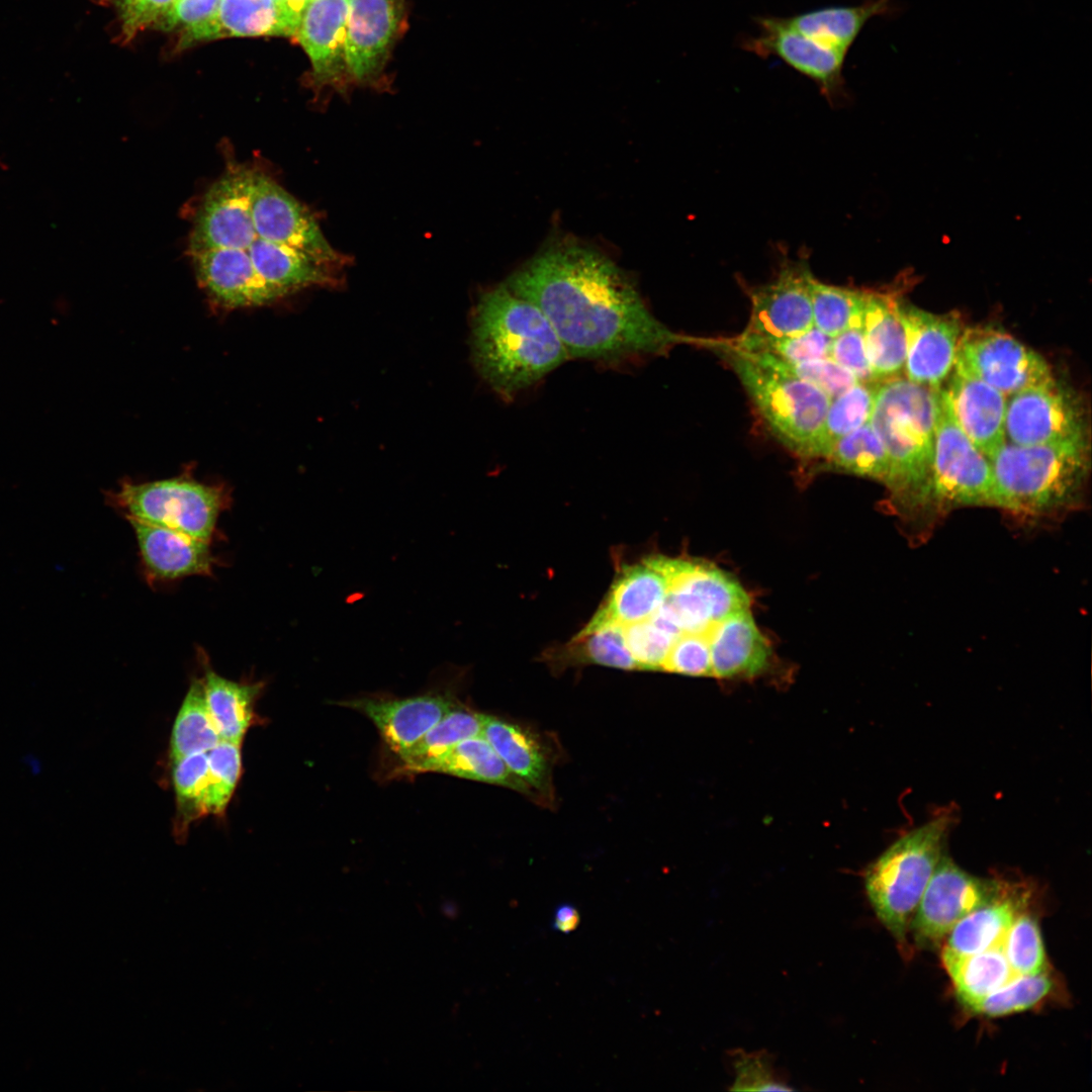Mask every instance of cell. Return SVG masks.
<instances>
[{"instance_id": "10", "label": "cell", "mask_w": 1092, "mask_h": 1092, "mask_svg": "<svg viewBox=\"0 0 1092 1092\" xmlns=\"http://www.w3.org/2000/svg\"><path fill=\"white\" fill-rule=\"evenodd\" d=\"M1005 436L1016 445L1090 441L1083 396L1053 378L1007 400Z\"/></svg>"}, {"instance_id": "25", "label": "cell", "mask_w": 1092, "mask_h": 1092, "mask_svg": "<svg viewBox=\"0 0 1092 1092\" xmlns=\"http://www.w3.org/2000/svg\"><path fill=\"white\" fill-rule=\"evenodd\" d=\"M899 290L867 291L862 332L874 377L882 382L904 371L906 343L898 314Z\"/></svg>"}, {"instance_id": "14", "label": "cell", "mask_w": 1092, "mask_h": 1092, "mask_svg": "<svg viewBox=\"0 0 1092 1092\" xmlns=\"http://www.w3.org/2000/svg\"><path fill=\"white\" fill-rule=\"evenodd\" d=\"M453 680L451 685L434 687L412 697L366 695L341 701L339 705L369 719L387 747L397 754L419 741L460 704L454 694Z\"/></svg>"}, {"instance_id": "40", "label": "cell", "mask_w": 1092, "mask_h": 1092, "mask_svg": "<svg viewBox=\"0 0 1092 1092\" xmlns=\"http://www.w3.org/2000/svg\"><path fill=\"white\" fill-rule=\"evenodd\" d=\"M221 0H174L154 26L180 32L179 49L219 38L217 14Z\"/></svg>"}, {"instance_id": "50", "label": "cell", "mask_w": 1092, "mask_h": 1092, "mask_svg": "<svg viewBox=\"0 0 1092 1092\" xmlns=\"http://www.w3.org/2000/svg\"><path fill=\"white\" fill-rule=\"evenodd\" d=\"M287 18L297 30L301 15L309 0H279Z\"/></svg>"}, {"instance_id": "2", "label": "cell", "mask_w": 1092, "mask_h": 1092, "mask_svg": "<svg viewBox=\"0 0 1092 1092\" xmlns=\"http://www.w3.org/2000/svg\"><path fill=\"white\" fill-rule=\"evenodd\" d=\"M472 347L480 374L507 398L535 384L569 357L543 311L506 284L480 297L473 316Z\"/></svg>"}, {"instance_id": "11", "label": "cell", "mask_w": 1092, "mask_h": 1092, "mask_svg": "<svg viewBox=\"0 0 1092 1092\" xmlns=\"http://www.w3.org/2000/svg\"><path fill=\"white\" fill-rule=\"evenodd\" d=\"M953 368L1010 396L1054 378L1041 355L992 325L964 328Z\"/></svg>"}, {"instance_id": "32", "label": "cell", "mask_w": 1092, "mask_h": 1092, "mask_svg": "<svg viewBox=\"0 0 1092 1092\" xmlns=\"http://www.w3.org/2000/svg\"><path fill=\"white\" fill-rule=\"evenodd\" d=\"M546 661L554 669L575 664H600L625 670L638 669L624 639L613 623L586 624L565 646L549 650Z\"/></svg>"}, {"instance_id": "41", "label": "cell", "mask_w": 1092, "mask_h": 1092, "mask_svg": "<svg viewBox=\"0 0 1092 1092\" xmlns=\"http://www.w3.org/2000/svg\"><path fill=\"white\" fill-rule=\"evenodd\" d=\"M738 350L758 364L786 372L814 385L830 399L859 382L850 371L829 357L792 363L768 353Z\"/></svg>"}, {"instance_id": "15", "label": "cell", "mask_w": 1092, "mask_h": 1092, "mask_svg": "<svg viewBox=\"0 0 1092 1092\" xmlns=\"http://www.w3.org/2000/svg\"><path fill=\"white\" fill-rule=\"evenodd\" d=\"M897 307L905 335L906 378L932 388L941 387L953 368L964 330L960 315L954 311L932 313L901 296Z\"/></svg>"}, {"instance_id": "23", "label": "cell", "mask_w": 1092, "mask_h": 1092, "mask_svg": "<svg viewBox=\"0 0 1092 1092\" xmlns=\"http://www.w3.org/2000/svg\"><path fill=\"white\" fill-rule=\"evenodd\" d=\"M712 676L753 677L764 671L770 646L751 615L750 608L736 611L709 633Z\"/></svg>"}, {"instance_id": "9", "label": "cell", "mask_w": 1092, "mask_h": 1092, "mask_svg": "<svg viewBox=\"0 0 1092 1092\" xmlns=\"http://www.w3.org/2000/svg\"><path fill=\"white\" fill-rule=\"evenodd\" d=\"M978 506H994L991 463L958 426L939 388L925 517Z\"/></svg>"}, {"instance_id": "38", "label": "cell", "mask_w": 1092, "mask_h": 1092, "mask_svg": "<svg viewBox=\"0 0 1092 1092\" xmlns=\"http://www.w3.org/2000/svg\"><path fill=\"white\" fill-rule=\"evenodd\" d=\"M1054 989L1045 971L1036 975H1016L989 995L965 1004L971 1011L988 1017L1005 1016L1033 1008Z\"/></svg>"}, {"instance_id": "17", "label": "cell", "mask_w": 1092, "mask_h": 1092, "mask_svg": "<svg viewBox=\"0 0 1092 1092\" xmlns=\"http://www.w3.org/2000/svg\"><path fill=\"white\" fill-rule=\"evenodd\" d=\"M812 279L806 263L785 262L772 281L750 291L751 314L744 332L782 338L811 329L814 326Z\"/></svg>"}, {"instance_id": "16", "label": "cell", "mask_w": 1092, "mask_h": 1092, "mask_svg": "<svg viewBox=\"0 0 1092 1092\" xmlns=\"http://www.w3.org/2000/svg\"><path fill=\"white\" fill-rule=\"evenodd\" d=\"M754 21L758 32L742 40L743 50L761 58H780L818 84L829 99L842 91L846 55L791 28L782 17L757 16Z\"/></svg>"}, {"instance_id": "20", "label": "cell", "mask_w": 1092, "mask_h": 1092, "mask_svg": "<svg viewBox=\"0 0 1092 1092\" xmlns=\"http://www.w3.org/2000/svg\"><path fill=\"white\" fill-rule=\"evenodd\" d=\"M125 519L133 530L149 582L212 574L218 561L211 552L210 542L134 518Z\"/></svg>"}, {"instance_id": "8", "label": "cell", "mask_w": 1092, "mask_h": 1092, "mask_svg": "<svg viewBox=\"0 0 1092 1092\" xmlns=\"http://www.w3.org/2000/svg\"><path fill=\"white\" fill-rule=\"evenodd\" d=\"M108 502L124 518L171 529L210 542L217 535V521L231 503L225 485L207 484L188 472L172 478L134 483L123 481L108 493Z\"/></svg>"}, {"instance_id": "33", "label": "cell", "mask_w": 1092, "mask_h": 1092, "mask_svg": "<svg viewBox=\"0 0 1092 1092\" xmlns=\"http://www.w3.org/2000/svg\"><path fill=\"white\" fill-rule=\"evenodd\" d=\"M220 741L211 720L202 677L193 678L174 721L170 737V758L208 752Z\"/></svg>"}, {"instance_id": "27", "label": "cell", "mask_w": 1092, "mask_h": 1092, "mask_svg": "<svg viewBox=\"0 0 1092 1092\" xmlns=\"http://www.w3.org/2000/svg\"><path fill=\"white\" fill-rule=\"evenodd\" d=\"M995 894L963 917L947 934L944 946L960 954L981 952L1002 943L1019 914L1017 886L997 881Z\"/></svg>"}, {"instance_id": "21", "label": "cell", "mask_w": 1092, "mask_h": 1092, "mask_svg": "<svg viewBox=\"0 0 1092 1092\" xmlns=\"http://www.w3.org/2000/svg\"><path fill=\"white\" fill-rule=\"evenodd\" d=\"M941 388L950 414L961 430L989 459L1006 441L1007 398L983 380L952 368Z\"/></svg>"}, {"instance_id": "13", "label": "cell", "mask_w": 1092, "mask_h": 1092, "mask_svg": "<svg viewBox=\"0 0 1092 1092\" xmlns=\"http://www.w3.org/2000/svg\"><path fill=\"white\" fill-rule=\"evenodd\" d=\"M998 882L979 879L945 853L938 861L913 915L910 929L919 945L936 944L967 914L987 902Z\"/></svg>"}, {"instance_id": "43", "label": "cell", "mask_w": 1092, "mask_h": 1092, "mask_svg": "<svg viewBox=\"0 0 1092 1092\" xmlns=\"http://www.w3.org/2000/svg\"><path fill=\"white\" fill-rule=\"evenodd\" d=\"M242 743L220 740L208 751L207 814L223 815L242 775Z\"/></svg>"}, {"instance_id": "4", "label": "cell", "mask_w": 1092, "mask_h": 1092, "mask_svg": "<svg viewBox=\"0 0 1092 1092\" xmlns=\"http://www.w3.org/2000/svg\"><path fill=\"white\" fill-rule=\"evenodd\" d=\"M994 506L1028 519L1055 518L1084 502L1090 441L1031 446L1004 442L989 458Z\"/></svg>"}, {"instance_id": "7", "label": "cell", "mask_w": 1092, "mask_h": 1092, "mask_svg": "<svg viewBox=\"0 0 1092 1092\" xmlns=\"http://www.w3.org/2000/svg\"><path fill=\"white\" fill-rule=\"evenodd\" d=\"M652 559L666 577L667 590L648 620L675 640L682 634H707L730 614L750 608L742 585L715 565L665 556Z\"/></svg>"}, {"instance_id": "18", "label": "cell", "mask_w": 1092, "mask_h": 1092, "mask_svg": "<svg viewBox=\"0 0 1092 1092\" xmlns=\"http://www.w3.org/2000/svg\"><path fill=\"white\" fill-rule=\"evenodd\" d=\"M403 9L404 0H348L346 51L352 79L372 81L382 71Z\"/></svg>"}, {"instance_id": "22", "label": "cell", "mask_w": 1092, "mask_h": 1092, "mask_svg": "<svg viewBox=\"0 0 1092 1092\" xmlns=\"http://www.w3.org/2000/svg\"><path fill=\"white\" fill-rule=\"evenodd\" d=\"M481 735L509 769L536 794L538 803L554 802L552 760L540 735L513 720L484 714Z\"/></svg>"}, {"instance_id": "39", "label": "cell", "mask_w": 1092, "mask_h": 1092, "mask_svg": "<svg viewBox=\"0 0 1092 1092\" xmlns=\"http://www.w3.org/2000/svg\"><path fill=\"white\" fill-rule=\"evenodd\" d=\"M867 291L822 283L813 277V325L833 338L863 315Z\"/></svg>"}, {"instance_id": "6", "label": "cell", "mask_w": 1092, "mask_h": 1092, "mask_svg": "<svg viewBox=\"0 0 1092 1092\" xmlns=\"http://www.w3.org/2000/svg\"><path fill=\"white\" fill-rule=\"evenodd\" d=\"M705 345L730 364L775 437L799 457L815 459L830 398L802 379L756 363L728 341Z\"/></svg>"}, {"instance_id": "5", "label": "cell", "mask_w": 1092, "mask_h": 1092, "mask_svg": "<svg viewBox=\"0 0 1092 1092\" xmlns=\"http://www.w3.org/2000/svg\"><path fill=\"white\" fill-rule=\"evenodd\" d=\"M954 814L945 810L908 831L866 871V893L881 923L905 947L910 923L944 854Z\"/></svg>"}, {"instance_id": "48", "label": "cell", "mask_w": 1092, "mask_h": 1092, "mask_svg": "<svg viewBox=\"0 0 1092 1092\" xmlns=\"http://www.w3.org/2000/svg\"><path fill=\"white\" fill-rule=\"evenodd\" d=\"M111 5L120 23V38L129 42L140 31L153 27L174 0H102Z\"/></svg>"}, {"instance_id": "46", "label": "cell", "mask_w": 1092, "mask_h": 1092, "mask_svg": "<svg viewBox=\"0 0 1092 1092\" xmlns=\"http://www.w3.org/2000/svg\"><path fill=\"white\" fill-rule=\"evenodd\" d=\"M862 317L831 339L829 358L850 371L859 382L877 383L866 352Z\"/></svg>"}, {"instance_id": "31", "label": "cell", "mask_w": 1092, "mask_h": 1092, "mask_svg": "<svg viewBox=\"0 0 1092 1092\" xmlns=\"http://www.w3.org/2000/svg\"><path fill=\"white\" fill-rule=\"evenodd\" d=\"M940 957L964 1005L989 995L1017 975L1005 957L1002 943L972 954H960L943 946Z\"/></svg>"}, {"instance_id": "30", "label": "cell", "mask_w": 1092, "mask_h": 1092, "mask_svg": "<svg viewBox=\"0 0 1092 1092\" xmlns=\"http://www.w3.org/2000/svg\"><path fill=\"white\" fill-rule=\"evenodd\" d=\"M429 772L506 787L538 802L536 794L513 774L482 735L462 740L436 760Z\"/></svg>"}, {"instance_id": "35", "label": "cell", "mask_w": 1092, "mask_h": 1092, "mask_svg": "<svg viewBox=\"0 0 1092 1092\" xmlns=\"http://www.w3.org/2000/svg\"><path fill=\"white\" fill-rule=\"evenodd\" d=\"M831 469L886 484L890 464L885 447L870 422L839 439L823 459Z\"/></svg>"}, {"instance_id": "45", "label": "cell", "mask_w": 1092, "mask_h": 1092, "mask_svg": "<svg viewBox=\"0 0 1092 1092\" xmlns=\"http://www.w3.org/2000/svg\"><path fill=\"white\" fill-rule=\"evenodd\" d=\"M709 633L680 635L665 658L661 671L712 676Z\"/></svg>"}, {"instance_id": "19", "label": "cell", "mask_w": 1092, "mask_h": 1092, "mask_svg": "<svg viewBox=\"0 0 1092 1092\" xmlns=\"http://www.w3.org/2000/svg\"><path fill=\"white\" fill-rule=\"evenodd\" d=\"M348 0H309L296 33L318 86L342 87L350 77L347 63Z\"/></svg>"}, {"instance_id": "29", "label": "cell", "mask_w": 1092, "mask_h": 1092, "mask_svg": "<svg viewBox=\"0 0 1092 1092\" xmlns=\"http://www.w3.org/2000/svg\"><path fill=\"white\" fill-rule=\"evenodd\" d=\"M484 714L459 704L419 741L395 754L397 776L429 772L431 765L464 739L481 735Z\"/></svg>"}, {"instance_id": "34", "label": "cell", "mask_w": 1092, "mask_h": 1092, "mask_svg": "<svg viewBox=\"0 0 1092 1092\" xmlns=\"http://www.w3.org/2000/svg\"><path fill=\"white\" fill-rule=\"evenodd\" d=\"M217 22L219 38L296 33L279 0H221Z\"/></svg>"}, {"instance_id": "3", "label": "cell", "mask_w": 1092, "mask_h": 1092, "mask_svg": "<svg viewBox=\"0 0 1092 1092\" xmlns=\"http://www.w3.org/2000/svg\"><path fill=\"white\" fill-rule=\"evenodd\" d=\"M938 390L901 376L880 382L876 390L870 424L889 459L885 486L909 518L926 513Z\"/></svg>"}, {"instance_id": "47", "label": "cell", "mask_w": 1092, "mask_h": 1092, "mask_svg": "<svg viewBox=\"0 0 1092 1092\" xmlns=\"http://www.w3.org/2000/svg\"><path fill=\"white\" fill-rule=\"evenodd\" d=\"M735 1080L731 1090L745 1091H791L785 1082L780 1080L770 1065L768 1058L762 1053H735L733 1059Z\"/></svg>"}, {"instance_id": "12", "label": "cell", "mask_w": 1092, "mask_h": 1092, "mask_svg": "<svg viewBox=\"0 0 1092 1092\" xmlns=\"http://www.w3.org/2000/svg\"><path fill=\"white\" fill-rule=\"evenodd\" d=\"M250 209L254 230L261 238L331 267L347 261L329 244L309 210L258 169H253Z\"/></svg>"}, {"instance_id": "28", "label": "cell", "mask_w": 1092, "mask_h": 1092, "mask_svg": "<svg viewBox=\"0 0 1092 1092\" xmlns=\"http://www.w3.org/2000/svg\"><path fill=\"white\" fill-rule=\"evenodd\" d=\"M206 703L220 740L242 743L257 721L255 704L263 684L234 681L217 674L203 651L199 653Z\"/></svg>"}, {"instance_id": "49", "label": "cell", "mask_w": 1092, "mask_h": 1092, "mask_svg": "<svg viewBox=\"0 0 1092 1092\" xmlns=\"http://www.w3.org/2000/svg\"><path fill=\"white\" fill-rule=\"evenodd\" d=\"M577 909L570 904L559 905L555 911L553 928L564 933L573 931L579 924Z\"/></svg>"}, {"instance_id": "26", "label": "cell", "mask_w": 1092, "mask_h": 1092, "mask_svg": "<svg viewBox=\"0 0 1092 1092\" xmlns=\"http://www.w3.org/2000/svg\"><path fill=\"white\" fill-rule=\"evenodd\" d=\"M902 9L895 0H866L855 6L825 7L782 18L798 32L847 55L871 18L896 17Z\"/></svg>"}, {"instance_id": "24", "label": "cell", "mask_w": 1092, "mask_h": 1092, "mask_svg": "<svg viewBox=\"0 0 1092 1092\" xmlns=\"http://www.w3.org/2000/svg\"><path fill=\"white\" fill-rule=\"evenodd\" d=\"M666 590V577L652 557L624 566L588 624L624 626L646 620L661 606Z\"/></svg>"}, {"instance_id": "36", "label": "cell", "mask_w": 1092, "mask_h": 1092, "mask_svg": "<svg viewBox=\"0 0 1092 1092\" xmlns=\"http://www.w3.org/2000/svg\"><path fill=\"white\" fill-rule=\"evenodd\" d=\"M879 382H857L830 399L815 459H824L835 443L870 422Z\"/></svg>"}, {"instance_id": "44", "label": "cell", "mask_w": 1092, "mask_h": 1092, "mask_svg": "<svg viewBox=\"0 0 1092 1092\" xmlns=\"http://www.w3.org/2000/svg\"><path fill=\"white\" fill-rule=\"evenodd\" d=\"M1005 957L1017 975H1036L1046 968L1040 929L1033 917L1018 914L1003 941Z\"/></svg>"}, {"instance_id": "42", "label": "cell", "mask_w": 1092, "mask_h": 1092, "mask_svg": "<svg viewBox=\"0 0 1092 1092\" xmlns=\"http://www.w3.org/2000/svg\"><path fill=\"white\" fill-rule=\"evenodd\" d=\"M831 339L814 326L808 331L789 337H761L743 332L728 342L747 352H763L785 361L797 363L829 357Z\"/></svg>"}, {"instance_id": "1", "label": "cell", "mask_w": 1092, "mask_h": 1092, "mask_svg": "<svg viewBox=\"0 0 1092 1092\" xmlns=\"http://www.w3.org/2000/svg\"><path fill=\"white\" fill-rule=\"evenodd\" d=\"M506 285L543 311L569 357L617 360L701 342L660 323L613 261L578 244L547 249Z\"/></svg>"}, {"instance_id": "37", "label": "cell", "mask_w": 1092, "mask_h": 1092, "mask_svg": "<svg viewBox=\"0 0 1092 1092\" xmlns=\"http://www.w3.org/2000/svg\"><path fill=\"white\" fill-rule=\"evenodd\" d=\"M173 786L176 796V832L187 831L196 819L207 814L208 752H197L173 761Z\"/></svg>"}]
</instances>
